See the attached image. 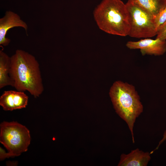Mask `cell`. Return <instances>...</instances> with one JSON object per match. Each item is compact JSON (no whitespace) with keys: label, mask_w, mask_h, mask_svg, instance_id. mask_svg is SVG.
<instances>
[{"label":"cell","mask_w":166,"mask_h":166,"mask_svg":"<svg viewBox=\"0 0 166 166\" xmlns=\"http://www.w3.org/2000/svg\"><path fill=\"white\" fill-rule=\"evenodd\" d=\"M9 76L13 87L18 91H27L35 98L42 93L44 88L39 64L29 53L17 49L10 57Z\"/></svg>","instance_id":"cell-1"},{"label":"cell","mask_w":166,"mask_h":166,"mask_svg":"<svg viewBox=\"0 0 166 166\" xmlns=\"http://www.w3.org/2000/svg\"><path fill=\"white\" fill-rule=\"evenodd\" d=\"M93 16L102 30L114 35H128L129 14L125 4L121 0H102L95 9Z\"/></svg>","instance_id":"cell-2"},{"label":"cell","mask_w":166,"mask_h":166,"mask_svg":"<svg viewBox=\"0 0 166 166\" xmlns=\"http://www.w3.org/2000/svg\"><path fill=\"white\" fill-rule=\"evenodd\" d=\"M109 94L116 112L127 124L134 143V124L143 109L139 95L133 85L121 81L113 84Z\"/></svg>","instance_id":"cell-3"},{"label":"cell","mask_w":166,"mask_h":166,"mask_svg":"<svg viewBox=\"0 0 166 166\" xmlns=\"http://www.w3.org/2000/svg\"><path fill=\"white\" fill-rule=\"evenodd\" d=\"M30 140V131L25 126L14 121L1 124L0 142L8 151L7 158L26 152Z\"/></svg>","instance_id":"cell-4"},{"label":"cell","mask_w":166,"mask_h":166,"mask_svg":"<svg viewBox=\"0 0 166 166\" xmlns=\"http://www.w3.org/2000/svg\"><path fill=\"white\" fill-rule=\"evenodd\" d=\"M128 12L130 29L128 36L147 38L156 35L155 16L128 0L125 3Z\"/></svg>","instance_id":"cell-5"},{"label":"cell","mask_w":166,"mask_h":166,"mask_svg":"<svg viewBox=\"0 0 166 166\" xmlns=\"http://www.w3.org/2000/svg\"><path fill=\"white\" fill-rule=\"evenodd\" d=\"M126 46L130 49H140L143 55L160 56L166 51V40L147 38L137 41H128Z\"/></svg>","instance_id":"cell-6"},{"label":"cell","mask_w":166,"mask_h":166,"mask_svg":"<svg viewBox=\"0 0 166 166\" xmlns=\"http://www.w3.org/2000/svg\"><path fill=\"white\" fill-rule=\"evenodd\" d=\"M15 27H20L27 31L28 26L27 23L17 14L11 11H6L3 17L0 18V45L7 46L10 40L6 37L8 31Z\"/></svg>","instance_id":"cell-7"},{"label":"cell","mask_w":166,"mask_h":166,"mask_svg":"<svg viewBox=\"0 0 166 166\" xmlns=\"http://www.w3.org/2000/svg\"><path fill=\"white\" fill-rule=\"evenodd\" d=\"M28 96L23 91H5L0 97V105L5 111L25 108L27 105Z\"/></svg>","instance_id":"cell-8"},{"label":"cell","mask_w":166,"mask_h":166,"mask_svg":"<svg viewBox=\"0 0 166 166\" xmlns=\"http://www.w3.org/2000/svg\"><path fill=\"white\" fill-rule=\"evenodd\" d=\"M150 154L137 148L127 154H122L118 166H146L151 159Z\"/></svg>","instance_id":"cell-9"},{"label":"cell","mask_w":166,"mask_h":166,"mask_svg":"<svg viewBox=\"0 0 166 166\" xmlns=\"http://www.w3.org/2000/svg\"><path fill=\"white\" fill-rule=\"evenodd\" d=\"M10 57L2 50H0V89L10 85L13 83L9 76L10 68Z\"/></svg>","instance_id":"cell-10"},{"label":"cell","mask_w":166,"mask_h":166,"mask_svg":"<svg viewBox=\"0 0 166 166\" xmlns=\"http://www.w3.org/2000/svg\"><path fill=\"white\" fill-rule=\"evenodd\" d=\"M155 16L166 6V0H128Z\"/></svg>","instance_id":"cell-11"},{"label":"cell","mask_w":166,"mask_h":166,"mask_svg":"<svg viewBox=\"0 0 166 166\" xmlns=\"http://www.w3.org/2000/svg\"><path fill=\"white\" fill-rule=\"evenodd\" d=\"M166 21V6L160 13L155 16V22L158 30Z\"/></svg>","instance_id":"cell-12"},{"label":"cell","mask_w":166,"mask_h":166,"mask_svg":"<svg viewBox=\"0 0 166 166\" xmlns=\"http://www.w3.org/2000/svg\"><path fill=\"white\" fill-rule=\"evenodd\" d=\"M156 38L166 40V21L159 28Z\"/></svg>","instance_id":"cell-13"},{"label":"cell","mask_w":166,"mask_h":166,"mask_svg":"<svg viewBox=\"0 0 166 166\" xmlns=\"http://www.w3.org/2000/svg\"><path fill=\"white\" fill-rule=\"evenodd\" d=\"M166 140V130L164 132L163 137L162 139L159 142V144L156 147L155 149L154 150L152 151L151 152L152 153H153L155 150H157L159 148L160 145L165 141Z\"/></svg>","instance_id":"cell-14"},{"label":"cell","mask_w":166,"mask_h":166,"mask_svg":"<svg viewBox=\"0 0 166 166\" xmlns=\"http://www.w3.org/2000/svg\"><path fill=\"white\" fill-rule=\"evenodd\" d=\"M0 160L1 161L7 158V153L1 147L0 148Z\"/></svg>","instance_id":"cell-15"}]
</instances>
